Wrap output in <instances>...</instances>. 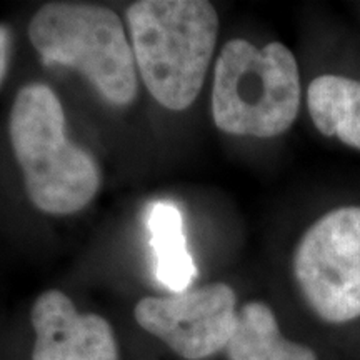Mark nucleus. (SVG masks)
Returning <instances> with one entry per match:
<instances>
[{"mask_svg":"<svg viewBox=\"0 0 360 360\" xmlns=\"http://www.w3.org/2000/svg\"><path fill=\"white\" fill-rule=\"evenodd\" d=\"M29 39L45 65L75 69L107 102L130 105L137 97L132 45L114 11L94 4L51 2L29 24Z\"/></svg>","mask_w":360,"mask_h":360,"instance_id":"obj_4","label":"nucleus"},{"mask_svg":"<svg viewBox=\"0 0 360 360\" xmlns=\"http://www.w3.org/2000/svg\"><path fill=\"white\" fill-rule=\"evenodd\" d=\"M299 107V67L285 45L259 49L244 39L224 45L212 89V117L222 132L277 137L294 124Z\"/></svg>","mask_w":360,"mask_h":360,"instance_id":"obj_3","label":"nucleus"},{"mask_svg":"<svg viewBox=\"0 0 360 360\" xmlns=\"http://www.w3.org/2000/svg\"><path fill=\"white\" fill-rule=\"evenodd\" d=\"M237 299L227 283L188 289L167 297H146L135 321L187 360H204L227 347L236 330Z\"/></svg>","mask_w":360,"mask_h":360,"instance_id":"obj_6","label":"nucleus"},{"mask_svg":"<svg viewBox=\"0 0 360 360\" xmlns=\"http://www.w3.org/2000/svg\"><path fill=\"white\" fill-rule=\"evenodd\" d=\"M32 360H119L110 323L97 314H80L60 290H47L34 302Z\"/></svg>","mask_w":360,"mask_h":360,"instance_id":"obj_7","label":"nucleus"},{"mask_svg":"<svg viewBox=\"0 0 360 360\" xmlns=\"http://www.w3.org/2000/svg\"><path fill=\"white\" fill-rule=\"evenodd\" d=\"M225 352L229 360H317L312 349L281 334L276 315L262 302L240 309Z\"/></svg>","mask_w":360,"mask_h":360,"instance_id":"obj_8","label":"nucleus"},{"mask_svg":"<svg viewBox=\"0 0 360 360\" xmlns=\"http://www.w3.org/2000/svg\"><path fill=\"white\" fill-rule=\"evenodd\" d=\"M135 64L150 96L169 110L191 107L205 82L219 15L205 0H139L127 8Z\"/></svg>","mask_w":360,"mask_h":360,"instance_id":"obj_1","label":"nucleus"},{"mask_svg":"<svg viewBox=\"0 0 360 360\" xmlns=\"http://www.w3.org/2000/svg\"><path fill=\"white\" fill-rule=\"evenodd\" d=\"M147 227L155 255V278L172 294L188 290L197 267L187 250L180 210L172 202H155L148 210Z\"/></svg>","mask_w":360,"mask_h":360,"instance_id":"obj_9","label":"nucleus"},{"mask_svg":"<svg viewBox=\"0 0 360 360\" xmlns=\"http://www.w3.org/2000/svg\"><path fill=\"white\" fill-rule=\"evenodd\" d=\"M294 272L323 321L360 317V207H342L317 220L297 247Z\"/></svg>","mask_w":360,"mask_h":360,"instance_id":"obj_5","label":"nucleus"},{"mask_svg":"<svg viewBox=\"0 0 360 360\" xmlns=\"http://www.w3.org/2000/svg\"><path fill=\"white\" fill-rule=\"evenodd\" d=\"M11 45H12V34L7 25L0 24V87L6 80L8 70V58H11Z\"/></svg>","mask_w":360,"mask_h":360,"instance_id":"obj_11","label":"nucleus"},{"mask_svg":"<svg viewBox=\"0 0 360 360\" xmlns=\"http://www.w3.org/2000/svg\"><path fill=\"white\" fill-rule=\"evenodd\" d=\"M307 105L315 127L360 150V82L321 75L309 85Z\"/></svg>","mask_w":360,"mask_h":360,"instance_id":"obj_10","label":"nucleus"},{"mask_svg":"<svg viewBox=\"0 0 360 360\" xmlns=\"http://www.w3.org/2000/svg\"><path fill=\"white\" fill-rule=\"evenodd\" d=\"M8 135L32 204L45 214L82 210L101 187V172L90 152L72 143L57 94L45 84L17 92Z\"/></svg>","mask_w":360,"mask_h":360,"instance_id":"obj_2","label":"nucleus"}]
</instances>
